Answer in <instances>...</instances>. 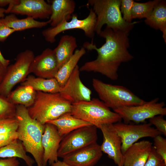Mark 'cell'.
Here are the masks:
<instances>
[{
	"label": "cell",
	"instance_id": "cell-1",
	"mask_svg": "<svg viewBox=\"0 0 166 166\" xmlns=\"http://www.w3.org/2000/svg\"><path fill=\"white\" fill-rule=\"evenodd\" d=\"M128 33L106 27L99 34L105 39L101 47L97 48L92 41L84 42L83 47L88 50H96L97 56L95 60L85 63L79 68L80 71L97 73L111 80H117L121 64L133 58L128 50Z\"/></svg>",
	"mask_w": 166,
	"mask_h": 166
},
{
	"label": "cell",
	"instance_id": "cell-2",
	"mask_svg": "<svg viewBox=\"0 0 166 166\" xmlns=\"http://www.w3.org/2000/svg\"><path fill=\"white\" fill-rule=\"evenodd\" d=\"M16 107L15 117L18 123L16 131L18 139L21 141L26 152L32 156L37 166H44L42 140L45 124L32 118L25 106L17 105Z\"/></svg>",
	"mask_w": 166,
	"mask_h": 166
},
{
	"label": "cell",
	"instance_id": "cell-3",
	"mask_svg": "<svg viewBox=\"0 0 166 166\" xmlns=\"http://www.w3.org/2000/svg\"><path fill=\"white\" fill-rule=\"evenodd\" d=\"M71 106V104L59 93L36 91L34 103L27 108L32 118L44 125L48 121L56 119L65 113L70 112Z\"/></svg>",
	"mask_w": 166,
	"mask_h": 166
},
{
	"label": "cell",
	"instance_id": "cell-4",
	"mask_svg": "<svg viewBox=\"0 0 166 166\" xmlns=\"http://www.w3.org/2000/svg\"><path fill=\"white\" fill-rule=\"evenodd\" d=\"M97 16L95 32L99 34L104 25L114 30L129 33L138 22L128 23L123 18L120 10L121 0H89Z\"/></svg>",
	"mask_w": 166,
	"mask_h": 166
},
{
	"label": "cell",
	"instance_id": "cell-5",
	"mask_svg": "<svg viewBox=\"0 0 166 166\" xmlns=\"http://www.w3.org/2000/svg\"><path fill=\"white\" fill-rule=\"evenodd\" d=\"M70 113L75 117L89 123L99 128L103 125L114 124L122 120L118 113L111 111L97 98L72 104Z\"/></svg>",
	"mask_w": 166,
	"mask_h": 166
},
{
	"label": "cell",
	"instance_id": "cell-6",
	"mask_svg": "<svg viewBox=\"0 0 166 166\" xmlns=\"http://www.w3.org/2000/svg\"><path fill=\"white\" fill-rule=\"evenodd\" d=\"M92 82L99 99L113 110L140 105L146 102L123 86L107 83L95 78Z\"/></svg>",
	"mask_w": 166,
	"mask_h": 166
},
{
	"label": "cell",
	"instance_id": "cell-7",
	"mask_svg": "<svg viewBox=\"0 0 166 166\" xmlns=\"http://www.w3.org/2000/svg\"><path fill=\"white\" fill-rule=\"evenodd\" d=\"M35 56L34 52L26 49L19 53L15 62L9 66L0 84V94L7 97L14 87L23 82L31 73L30 67Z\"/></svg>",
	"mask_w": 166,
	"mask_h": 166
},
{
	"label": "cell",
	"instance_id": "cell-8",
	"mask_svg": "<svg viewBox=\"0 0 166 166\" xmlns=\"http://www.w3.org/2000/svg\"><path fill=\"white\" fill-rule=\"evenodd\" d=\"M71 20H65L54 27H51L42 31V34L46 41L53 43L56 41V37L61 33L72 29H80L85 35L93 40L95 33L96 15L92 8L89 9L88 16L83 19H79L77 16L73 14Z\"/></svg>",
	"mask_w": 166,
	"mask_h": 166
},
{
	"label": "cell",
	"instance_id": "cell-9",
	"mask_svg": "<svg viewBox=\"0 0 166 166\" xmlns=\"http://www.w3.org/2000/svg\"><path fill=\"white\" fill-rule=\"evenodd\" d=\"M97 128L93 125L81 127L64 136L58 148V157L63 158L75 151L97 142Z\"/></svg>",
	"mask_w": 166,
	"mask_h": 166
},
{
	"label": "cell",
	"instance_id": "cell-10",
	"mask_svg": "<svg viewBox=\"0 0 166 166\" xmlns=\"http://www.w3.org/2000/svg\"><path fill=\"white\" fill-rule=\"evenodd\" d=\"M159 98H156L140 105L125 107L113 110L120 116L125 123L130 121L136 123L143 122L154 116L166 115L165 103L159 102Z\"/></svg>",
	"mask_w": 166,
	"mask_h": 166
},
{
	"label": "cell",
	"instance_id": "cell-11",
	"mask_svg": "<svg viewBox=\"0 0 166 166\" xmlns=\"http://www.w3.org/2000/svg\"><path fill=\"white\" fill-rule=\"evenodd\" d=\"M122 141L121 151L123 154L127 150L139 139L145 137L154 138L161 135L149 123L128 124L120 122L113 124Z\"/></svg>",
	"mask_w": 166,
	"mask_h": 166
},
{
	"label": "cell",
	"instance_id": "cell-12",
	"mask_svg": "<svg viewBox=\"0 0 166 166\" xmlns=\"http://www.w3.org/2000/svg\"><path fill=\"white\" fill-rule=\"evenodd\" d=\"M79 68L77 65L59 92L71 104L91 99L92 91L81 81Z\"/></svg>",
	"mask_w": 166,
	"mask_h": 166
},
{
	"label": "cell",
	"instance_id": "cell-13",
	"mask_svg": "<svg viewBox=\"0 0 166 166\" xmlns=\"http://www.w3.org/2000/svg\"><path fill=\"white\" fill-rule=\"evenodd\" d=\"M99 129L103 136V141L100 145L102 152L113 160L117 166H123L121 140L116 131L113 124L103 125Z\"/></svg>",
	"mask_w": 166,
	"mask_h": 166
},
{
	"label": "cell",
	"instance_id": "cell-14",
	"mask_svg": "<svg viewBox=\"0 0 166 166\" xmlns=\"http://www.w3.org/2000/svg\"><path fill=\"white\" fill-rule=\"evenodd\" d=\"M102 153L100 145L96 142L68 154L63 161L72 166H94Z\"/></svg>",
	"mask_w": 166,
	"mask_h": 166
},
{
	"label": "cell",
	"instance_id": "cell-15",
	"mask_svg": "<svg viewBox=\"0 0 166 166\" xmlns=\"http://www.w3.org/2000/svg\"><path fill=\"white\" fill-rule=\"evenodd\" d=\"M58 70L53 50L49 48L35 57L30 67L31 73L37 77L46 79L54 78Z\"/></svg>",
	"mask_w": 166,
	"mask_h": 166
},
{
	"label": "cell",
	"instance_id": "cell-16",
	"mask_svg": "<svg viewBox=\"0 0 166 166\" xmlns=\"http://www.w3.org/2000/svg\"><path fill=\"white\" fill-rule=\"evenodd\" d=\"M62 137L54 125L48 123L45 124L42 140L44 166H46L48 162L51 165L58 160L57 152Z\"/></svg>",
	"mask_w": 166,
	"mask_h": 166
},
{
	"label": "cell",
	"instance_id": "cell-17",
	"mask_svg": "<svg viewBox=\"0 0 166 166\" xmlns=\"http://www.w3.org/2000/svg\"><path fill=\"white\" fill-rule=\"evenodd\" d=\"M9 13L26 15L34 19L49 18L51 14L50 4L44 0H20Z\"/></svg>",
	"mask_w": 166,
	"mask_h": 166
},
{
	"label": "cell",
	"instance_id": "cell-18",
	"mask_svg": "<svg viewBox=\"0 0 166 166\" xmlns=\"http://www.w3.org/2000/svg\"><path fill=\"white\" fill-rule=\"evenodd\" d=\"M152 147L148 140L135 142L123 154V166H144Z\"/></svg>",
	"mask_w": 166,
	"mask_h": 166
},
{
	"label": "cell",
	"instance_id": "cell-19",
	"mask_svg": "<svg viewBox=\"0 0 166 166\" xmlns=\"http://www.w3.org/2000/svg\"><path fill=\"white\" fill-rule=\"evenodd\" d=\"M50 6L51 14L49 20L51 27H54L64 20L68 21L71 18L76 3L73 0H53Z\"/></svg>",
	"mask_w": 166,
	"mask_h": 166
},
{
	"label": "cell",
	"instance_id": "cell-20",
	"mask_svg": "<svg viewBox=\"0 0 166 166\" xmlns=\"http://www.w3.org/2000/svg\"><path fill=\"white\" fill-rule=\"evenodd\" d=\"M57 128L59 135L63 137L72 131L81 127L92 125L73 116L70 112L65 113L57 118L47 121Z\"/></svg>",
	"mask_w": 166,
	"mask_h": 166
},
{
	"label": "cell",
	"instance_id": "cell-21",
	"mask_svg": "<svg viewBox=\"0 0 166 166\" xmlns=\"http://www.w3.org/2000/svg\"><path fill=\"white\" fill-rule=\"evenodd\" d=\"M77 47L75 37L67 34L61 36L57 46L53 50L58 69L72 57Z\"/></svg>",
	"mask_w": 166,
	"mask_h": 166
},
{
	"label": "cell",
	"instance_id": "cell-22",
	"mask_svg": "<svg viewBox=\"0 0 166 166\" xmlns=\"http://www.w3.org/2000/svg\"><path fill=\"white\" fill-rule=\"evenodd\" d=\"M1 19L6 26L14 30L15 31L34 28H41L46 26L50 22L49 20L41 22L29 17L20 19L18 18L15 14H12Z\"/></svg>",
	"mask_w": 166,
	"mask_h": 166
},
{
	"label": "cell",
	"instance_id": "cell-23",
	"mask_svg": "<svg viewBox=\"0 0 166 166\" xmlns=\"http://www.w3.org/2000/svg\"><path fill=\"white\" fill-rule=\"evenodd\" d=\"M146 24L151 27L160 30L166 42V3L165 1L160 0L155 6L149 16L145 19Z\"/></svg>",
	"mask_w": 166,
	"mask_h": 166
},
{
	"label": "cell",
	"instance_id": "cell-24",
	"mask_svg": "<svg viewBox=\"0 0 166 166\" xmlns=\"http://www.w3.org/2000/svg\"><path fill=\"white\" fill-rule=\"evenodd\" d=\"M26 152L21 141L17 139L0 148V158H19L24 160L27 166H34V160Z\"/></svg>",
	"mask_w": 166,
	"mask_h": 166
},
{
	"label": "cell",
	"instance_id": "cell-25",
	"mask_svg": "<svg viewBox=\"0 0 166 166\" xmlns=\"http://www.w3.org/2000/svg\"><path fill=\"white\" fill-rule=\"evenodd\" d=\"M36 94V91L31 86L21 85L11 91L7 97L16 105H22L28 108L34 103Z\"/></svg>",
	"mask_w": 166,
	"mask_h": 166
},
{
	"label": "cell",
	"instance_id": "cell-26",
	"mask_svg": "<svg viewBox=\"0 0 166 166\" xmlns=\"http://www.w3.org/2000/svg\"><path fill=\"white\" fill-rule=\"evenodd\" d=\"M21 85L30 86L36 91L55 93H59L61 87L55 78L46 79L28 75Z\"/></svg>",
	"mask_w": 166,
	"mask_h": 166
},
{
	"label": "cell",
	"instance_id": "cell-27",
	"mask_svg": "<svg viewBox=\"0 0 166 166\" xmlns=\"http://www.w3.org/2000/svg\"><path fill=\"white\" fill-rule=\"evenodd\" d=\"M86 53L85 49L83 47L76 50L72 57L59 69L54 78L61 87L64 86L80 60Z\"/></svg>",
	"mask_w": 166,
	"mask_h": 166
},
{
	"label": "cell",
	"instance_id": "cell-28",
	"mask_svg": "<svg viewBox=\"0 0 166 166\" xmlns=\"http://www.w3.org/2000/svg\"><path fill=\"white\" fill-rule=\"evenodd\" d=\"M160 1L154 0L144 3L134 1L131 10L132 19L146 18L151 14L154 8Z\"/></svg>",
	"mask_w": 166,
	"mask_h": 166
},
{
	"label": "cell",
	"instance_id": "cell-29",
	"mask_svg": "<svg viewBox=\"0 0 166 166\" xmlns=\"http://www.w3.org/2000/svg\"><path fill=\"white\" fill-rule=\"evenodd\" d=\"M16 105L0 94V119L15 117Z\"/></svg>",
	"mask_w": 166,
	"mask_h": 166
},
{
	"label": "cell",
	"instance_id": "cell-30",
	"mask_svg": "<svg viewBox=\"0 0 166 166\" xmlns=\"http://www.w3.org/2000/svg\"><path fill=\"white\" fill-rule=\"evenodd\" d=\"M18 123L15 117L0 119V134L16 132Z\"/></svg>",
	"mask_w": 166,
	"mask_h": 166
},
{
	"label": "cell",
	"instance_id": "cell-31",
	"mask_svg": "<svg viewBox=\"0 0 166 166\" xmlns=\"http://www.w3.org/2000/svg\"><path fill=\"white\" fill-rule=\"evenodd\" d=\"M153 139V147L166 163V139L161 135L156 136Z\"/></svg>",
	"mask_w": 166,
	"mask_h": 166
},
{
	"label": "cell",
	"instance_id": "cell-32",
	"mask_svg": "<svg viewBox=\"0 0 166 166\" xmlns=\"http://www.w3.org/2000/svg\"><path fill=\"white\" fill-rule=\"evenodd\" d=\"M134 2L133 0H121L120 10L123 14L122 17L128 23L132 22L131 10Z\"/></svg>",
	"mask_w": 166,
	"mask_h": 166
},
{
	"label": "cell",
	"instance_id": "cell-33",
	"mask_svg": "<svg viewBox=\"0 0 166 166\" xmlns=\"http://www.w3.org/2000/svg\"><path fill=\"white\" fill-rule=\"evenodd\" d=\"M144 166H166L161 157L156 152L152 146L148 159Z\"/></svg>",
	"mask_w": 166,
	"mask_h": 166
},
{
	"label": "cell",
	"instance_id": "cell-34",
	"mask_svg": "<svg viewBox=\"0 0 166 166\" xmlns=\"http://www.w3.org/2000/svg\"><path fill=\"white\" fill-rule=\"evenodd\" d=\"M163 116L159 115L149 119V123L155 126V128L161 134L166 136V121Z\"/></svg>",
	"mask_w": 166,
	"mask_h": 166
},
{
	"label": "cell",
	"instance_id": "cell-35",
	"mask_svg": "<svg viewBox=\"0 0 166 166\" xmlns=\"http://www.w3.org/2000/svg\"><path fill=\"white\" fill-rule=\"evenodd\" d=\"M17 139L18 134L16 131L0 134V148L9 144Z\"/></svg>",
	"mask_w": 166,
	"mask_h": 166
},
{
	"label": "cell",
	"instance_id": "cell-36",
	"mask_svg": "<svg viewBox=\"0 0 166 166\" xmlns=\"http://www.w3.org/2000/svg\"><path fill=\"white\" fill-rule=\"evenodd\" d=\"M15 32L11 28L6 26L0 19V42H4L11 34Z\"/></svg>",
	"mask_w": 166,
	"mask_h": 166
},
{
	"label": "cell",
	"instance_id": "cell-37",
	"mask_svg": "<svg viewBox=\"0 0 166 166\" xmlns=\"http://www.w3.org/2000/svg\"><path fill=\"white\" fill-rule=\"evenodd\" d=\"M20 163L17 158L0 159V166H19Z\"/></svg>",
	"mask_w": 166,
	"mask_h": 166
},
{
	"label": "cell",
	"instance_id": "cell-38",
	"mask_svg": "<svg viewBox=\"0 0 166 166\" xmlns=\"http://www.w3.org/2000/svg\"><path fill=\"white\" fill-rule=\"evenodd\" d=\"M0 62L6 68L9 66L10 60L6 59L3 57L0 50Z\"/></svg>",
	"mask_w": 166,
	"mask_h": 166
},
{
	"label": "cell",
	"instance_id": "cell-39",
	"mask_svg": "<svg viewBox=\"0 0 166 166\" xmlns=\"http://www.w3.org/2000/svg\"><path fill=\"white\" fill-rule=\"evenodd\" d=\"M6 69L0 62V84L5 75Z\"/></svg>",
	"mask_w": 166,
	"mask_h": 166
},
{
	"label": "cell",
	"instance_id": "cell-40",
	"mask_svg": "<svg viewBox=\"0 0 166 166\" xmlns=\"http://www.w3.org/2000/svg\"><path fill=\"white\" fill-rule=\"evenodd\" d=\"M14 0H0V7L3 8V6H5L8 5H9L10 3L14 2Z\"/></svg>",
	"mask_w": 166,
	"mask_h": 166
},
{
	"label": "cell",
	"instance_id": "cell-41",
	"mask_svg": "<svg viewBox=\"0 0 166 166\" xmlns=\"http://www.w3.org/2000/svg\"><path fill=\"white\" fill-rule=\"evenodd\" d=\"M51 166H72L63 161H61L58 160L57 161L53 163L51 165Z\"/></svg>",
	"mask_w": 166,
	"mask_h": 166
},
{
	"label": "cell",
	"instance_id": "cell-42",
	"mask_svg": "<svg viewBox=\"0 0 166 166\" xmlns=\"http://www.w3.org/2000/svg\"><path fill=\"white\" fill-rule=\"evenodd\" d=\"M6 9L0 7V19L3 18L5 16Z\"/></svg>",
	"mask_w": 166,
	"mask_h": 166
}]
</instances>
